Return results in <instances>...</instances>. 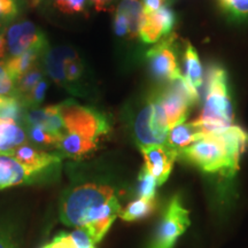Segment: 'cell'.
Masks as SVG:
<instances>
[{"label":"cell","instance_id":"83f0119b","mask_svg":"<svg viewBox=\"0 0 248 248\" xmlns=\"http://www.w3.org/2000/svg\"><path fill=\"white\" fill-rule=\"evenodd\" d=\"M223 11L237 20L248 18V0H219Z\"/></svg>","mask_w":248,"mask_h":248},{"label":"cell","instance_id":"4316f807","mask_svg":"<svg viewBox=\"0 0 248 248\" xmlns=\"http://www.w3.org/2000/svg\"><path fill=\"white\" fill-rule=\"evenodd\" d=\"M159 186L156 179L147 171L145 167H142L138 177V197L142 199L155 200V194H156V187Z\"/></svg>","mask_w":248,"mask_h":248},{"label":"cell","instance_id":"6da1fadb","mask_svg":"<svg viewBox=\"0 0 248 248\" xmlns=\"http://www.w3.org/2000/svg\"><path fill=\"white\" fill-rule=\"evenodd\" d=\"M122 210L115 190L109 185L85 183L64 192L60 201L61 222L74 229H84L98 244Z\"/></svg>","mask_w":248,"mask_h":248},{"label":"cell","instance_id":"52a82bcc","mask_svg":"<svg viewBox=\"0 0 248 248\" xmlns=\"http://www.w3.org/2000/svg\"><path fill=\"white\" fill-rule=\"evenodd\" d=\"M190 226L188 210L183 206L179 197H173L164 210L155 234L148 248H172L176 241Z\"/></svg>","mask_w":248,"mask_h":248},{"label":"cell","instance_id":"8fae6325","mask_svg":"<svg viewBox=\"0 0 248 248\" xmlns=\"http://www.w3.org/2000/svg\"><path fill=\"white\" fill-rule=\"evenodd\" d=\"M175 21V13L167 6H163L154 13L145 14L139 30V38L145 44L159 43V40L171 32Z\"/></svg>","mask_w":248,"mask_h":248},{"label":"cell","instance_id":"e575fe53","mask_svg":"<svg viewBox=\"0 0 248 248\" xmlns=\"http://www.w3.org/2000/svg\"><path fill=\"white\" fill-rule=\"evenodd\" d=\"M114 31L119 37H129L128 20L119 12H115V16H114Z\"/></svg>","mask_w":248,"mask_h":248},{"label":"cell","instance_id":"60d3db41","mask_svg":"<svg viewBox=\"0 0 248 248\" xmlns=\"http://www.w3.org/2000/svg\"><path fill=\"white\" fill-rule=\"evenodd\" d=\"M40 248H49V244H48V243H47V244H45L44 246H43V247H40Z\"/></svg>","mask_w":248,"mask_h":248},{"label":"cell","instance_id":"3957f363","mask_svg":"<svg viewBox=\"0 0 248 248\" xmlns=\"http://www.w3.org/2000/svg\"><path fill=\"white\" fill-rule=\"evenodd\" d=\"M177 157L204 172H219L226 177H232L239 170V162L232 157L225 142L216 132L204 135L188 147L179 151Z\"/></svg>","mask_w":248,"mask_h":248},{"label":"cell","instance_id":"7bdbcfd3","mask_svg":"<svg viewBox=\"0 0 248 248\" xmlns=\"http://www.w3.org/2000/svg\"><path fill=\"white\" fill-rule=\"evenodd\" d=\"M2 99H4V97H1V95H0V105H1V102H2Z\"/></svg>","mask_w":248,"mask_h":248},{"label":"cell","instance_id":"f35d334b","mask_svg":"<svg viewBox=\"0 0 248 248\" xmlns=\"http://www.w3.org/2000/svg\"><path fill=\"white\" fill-rule=\"evenodd\" d=\"M7 53V44H6V37L0 32V59L4 58Z\"/></svg>","mask_w":248,"mask_h":248},{"label":"cell","instance_id":"603a6c76","mask_svg":"<svg viewBox=\"0 0 248 248\" xmlns=\"http://www.w3.org/2000/svg\"><path fill=\"white\" fill-rule=\"evenodd\" d=\"M83 73H84V63L79 58L78 53L75 49H73L64 63V75H66L68 85L67 91L70 92L71 94H77L76 85L82 79Z\"/></svg>","mask_w":248,"mask_h":248},{"label":"cell","instance_id":"d6986e66","mask_svg":"<svg viewBox=\"0 0 248 248\" xmlns=\"http://www.w3.org/2000/svg\"><path fill=\"white\" fill-rule=\"evenodd\" d=\"M47 47L48 44L33 46V47L28 49L24 53L17 55V57L8 58L5 61L9 75L13 78L14 83H16V80L20 77H22L24 74L28 73L31 68L37 66L38 59L43 57V53H44L45 49Z\"/></svg>","mask_w":248,"mask_h":248},{"label":"cell","instance_id":"1f68e13d","mask_svg":"<svg viewBox=\"0 0 248 248\" xmlns=\"http://www.w3.org/2000/svg\"><path fill=\"white\" fill-rule=\"evenodd\" d=\"M0 95L4 98L18 97L13 78L9 75L6 62L0 60Z\"/></svg>","mask_w":248,"mask_h":248},{"label":"cell","instance_id":"44dd1931","mask_svg":"<svg viewBox=\"0 0 248 248\" xmlns=\"http://www.w3.org/2000/svg\"><path fill=\"white\" fill-rule=\"evenodd\" d=\"M184 69H185V79L192 86L199 90L202 85V67H201V62L198 55L197 49L191 43L186 44L185 55H184Z\"/></svg>","mask_w":248,"mask_h":248},{"label":"cell","instance_id":"ab89813d","mask_svg":"<svg viewBox=\"0 0 248 248\" xmlns=\"http://www.w3.org/2000/svg\"><path fill=\"white\" fill-rule=\"evenodd\" d=\"M39 2H40V0H32V4H33V5L39 4Z\"/></svg>","mask_w":248,"mask_h":248},{"label":"cell","instance_id":"9a60e30c","mask_svg":"<svg viewBox=\"0 0 248 248\" xmlns=\"http://www.w3.org/2000/svg\"><path fill=\"white\" fill-rule=\"evenodd\" d=\"M23 121L28 126H42L59 136L64 133L63 120L59 105H51L44 108H30L24 114Z\"/></svg>","mask_w":248,"mask_h":248},{"label":"cell","instance_id":"4dcf8cb0","mask_svg":"<svg viewBox=\"0 0 248 248\" xmlns=\"http://www.w3.org/2000/svg\"><path fill=\"white\" fill-rule=\"evenodd\" d=\"M0 248H20L17 229L11 223H0Z\"/></svg>","mask_w":248,"mask_h":248},{"label":"cell","instance_id":"d590c367","mask_svg":"<svg viewBox=\"0 0 248 248\" xmlns=\"http://www.w3.org/2000/svg\"><path fill=\"white\" fill-rule=\"evenodd\" d=\"M49 248H74L68 237V232H61L49 241Z\"/></svg>","mask_w":248,"mask_h":248},{"label":"cell","instance_id":"ffe728a7","mask_svg":"<svg viewBox=\"0 0 248 248\" xmlns=\"http://www.w3.org/2000/svg\"><path fill=\"white\" fill-rule=\"evenodd\" d=\"M116 12L123 14L129 23V38L139 36L142 20H144V6L141 0H122L117 6Z\"/></svg>","mask_w":248,"mask_h":248},{"label":"cell","instance_id":"ac0fdd59","mask_svg":"<svg viewBox=\"0 0 248 248\" xmlns=\"http://www.w3.org/2000/svg\"><path fill=\"white\" fill-rule=\"evenodd\" d=\"M99 142L91 139L75 135V133L64 132L59 141L57 148L60 152L62 157H70V159H82L90 153H92L98 146Z\"/></svg>","mask_w":248,"mask_h":248},{"label":"cell","instance_id":"ba28073f","mask_svg":"<svg viewBox=\"0 0 248 248\" xmlns=\"http://www.w3.org/2000/svg\"><path fill=\"white\" fill-rule=\"evenodd\" d=\"M175 36H170L156 43L147 52V60L151 73L159 80L175 82L183 76L179 69L177 57L173 48Z\"/></svg>","mask_w":248,"mask_h":248},{"label":"cell","instance_id":"cb8c5ba5","mask_svg":"<svg viewBox=\"0 0 248 248\" xmlns=\"http://www.w3.org/2000/svg\"><path fill=\"white\" fill-rule=\"evenodd\" d=\"M45 77V71L42 69V67L35 66L33 68L24 74L22 77H20L15 83L16 85V91L18 98L22 100L23 98H26L29 93L32 91V89L38 84L40 80H43Z\"/></svg>","mask_w":248,"mask_h":248},{"label":"cell","instance_id":"4fadbf2b","mask_svg":"<svg viewBox=\"0 0 248 248\" xmlns=\"http://www.w3.org/2000/svg\"><path fill=\"white\" fill-rule=\"evenodd\" d=\"M11 155L27 168L36 170V171L57 169V167L60 166L62 161L60 154L47 153V152L38 150L29 144H24L22 146L17 147Z\"/></svg>","mask_w":248,"mask_h":248},{"label":"cell","instance_id":"484cf974","mask_svg":"<svg viewBox=\"0 0 248 248\" xmlns=\"http://www.w3.org/2000/svg\"><path fill=\"white\" fill-rule=\"evenodd\" d=\"M27 133L30 141H32L35 145H40V146L45 147H57L62 137V136L48 131L42 126L36 125L28 126Z\"/></svg>","mask_w":248,"mask_h":248},{"label":"cell","instance_id":"7c38bea8","mask_svg":"<svg viewBox=\"0 0 248 248\" xmlns=\"http://www.w3.org/2000/svg\"><path fill=\"white\" fill-rule=\"evenodd\" d=\"M140 151L145 160L144 167L156 179L157 184L162 185L171 172L173 162L177 159V153L166 145L141 147Z\"/></svg>","mask_w":248,"mask_h":248},{"label":"cell","instance_id":"9c48e42d","mask_svg":"<svg viewBox=\"0 0 248 248\" xmlns=\"http://www.w3.org/2000/svg\"><path fill=\"white\" fill-rule=\"evenodd\" d=\"M57 169L36 171L27 168L12 155H0V190L44 182Z\"/></svg>","mask_w":248,"mask_h":248},{"label":"cell","instance_id":"f546056e","mask_svg":"<svg viewBox=\"0 0 248 248\" xmlns=\"http://www.w3.org/2000/svg\"><path fill=\"white\" fill-rule=\"evenodd\" d=\"M47 89H48L47 79L44 78L43 80H40L38 84L32 89V91H31L26 98H23L22 100H21L22 101L23 106L26 107V109L38 107L39 105L44 101Z\"/></svg>","mask_w":248,"mask_h":248},{"label":"cell","instance_id":"836d02e7","mask_svg":"<svg viewBox=\"0 0 248 248\" xmlns=\"http://www.w3.org/2000/svg\"><path fill=\"white\" fill-rule=\"evenodd\" d=\"M68 237L74 248H95V243L84 229H74L68 232Z\"/></svg>","mask_w":248,"mask_h":248},{"label":"cell","instance_id":"5b68a950","mask_svg":"<svg viewBox=\"0 0 248 248\" xmlns=\"http://www.w3.org/2000/svg\"><path fill=\"white\" fill-rule=\"evenodd\" d=\"M166 114L169 130L187 119L192 106L199 99L198 90L192 86L184 76L168 83V85L154 93Z\"/></svg>","mask_w":248,"mask_h":248},{"label":"cell","instance_id":"8992f818","mask_svg":"<svg viewBox=\"0 0 248 248\" xmlns=\"http://www.w3.org/2000/svg\"><path fill=\"white\" fill-rule=\"evenodd\" d=\"M133 131L139 148L163 146L167 144L169 133L168 122L159 100L154 94L136 116Z\"/></svg>","mask_w":248,"mask_h":248},{"label":"cell","instance_id":"277c9868","mask_svg":"<svg viewBox=\"0 0 248 248\" xmlns=\"http://www.w3.org/2000/svg\"><path fill=\"white\" fill-rule=\"evenodd\" d=\"M63 120L64 132L75 133L99 142L101 137L110 131L108 117L93 107L82 106L74 99L59 104Z\"/></svg>","mask_w":248,"mask_h":248},{"label":"cell","instance_id":"5bb4252c","mask_svg":"<svg viewBox=\"0 0 248 248\" xmlns=\"http://www.w3.org/2000/svg\"><path fill=\"white\" fill-rule=\"evenodd\" d=\"M70 46H55V47H48L43 53V64H44V71L49 78L60 88L67 91V79L64 75V63L67 58L73 51Z\"/></svg>","mask_w":248,"mask_h":248},{"label":"cell","instance_id":"30bf717a","mask_svg":"<svg viewBox=\"0 0 248 248\" xmlns=\"http://www.w3.org/2000/svg\"><path fill=\"white\" fill-rule=\"evenodd\" d=\"M8 58L17 57L37 45L48 44L45 33L31 21H20L6 29Z\"/></svg>","mask_w":248,"mask_h":248},{"label":"cell","instance_id":"7402d4cb","mask_svg":"<svg viewBox=\"0 0 248 248\" xmlns=\"http://www.w3.org/2000/svg\"><path fill=\"white\" fill-rule=\"evenodd\" d=\"M154 209L155 200L138 198V199L131 201L125 208L121 210L119 216L121 219L125 222H135L146 218L154 212Z\"/></svg>","mask_w":248,"mask_h":248},{"label":"cell","instance_id":"e0dca14e","mask_svg":"<svg viewBox=\"0 0 248 248\" xmlns=\"http://www.w3.org/2000/svg\"><path fill=\"white\" fill-rule=\"evenodd\" d=\"M204 136V132L197 122L182 123L169 130L166 146L178 153Z\"/></svg>","mask_w":248,"mask_h":248},{"label":"cell","instance_id":"b9f144b4","mask_svg":"<svg viewBox=\"0 0 248 248\" xmlns=\"http://www.w3.org/2000/svg\"><path fill=\"white\" fill-rule=\"evenodd\" d=\"M16 1L18 2V4H20V5H21V4H22V2H24V1H26V0H16Z\"/></svg>","mask_w":248,"mask_h":248},{"label":"cell","instance_id":"8d00e7d4","mask_svg":"<svg viewBox=\"0 0 248 248\" xmlns=\"http://www.w3.org/2000/svg\"><path fill=\"white\" fill-rule=\"evenodd\" d=\"M142 6H144V13L150 14L159 11L161 7L164 6V0H142Z\"/></svg>","mask_w":248,"mask_h":248},{"label":"cell","instance_id":"f1b7e54d","mask_svg":"<svg viewBox=\"0 0 248 248\" xmlns=\"http://www.w3.org/2000/svg\"><path fill=\"white\" fill-rule=\"evenodd\" d=\"M43 1V0H40ZM64 14L83 13L90 0H44Z\"/></svg>","mask_w":248,"mask_h":248},{"label":"cell","instance_id":"74e56055","mask_svg":"<svg viewBox=\"0 0 248 248\" xmlns=\"http://www.w3.org/2000/svg\"><path fill=\"white\" fill-rule=\"evenodd\" d=\"M97 11H108L113 0H90Z\"/></svg>","mask_w":248,"mask_h":248},{"label":"cell","instance_id":"d4e9b609","mask_svg":"<svg viewBox=\"0 0 248 248\" xmlns=\"http://www.w3.org/2000/svg\"><path fill=\"white\" fill-rule=\"evenodd\" d=\"M24 107L18 97H9L2 99L0 105V119L12 120L20 123L24 119Z\"/></svg>","mask_w":248,"mask_h":248},{"label":"cell","instance_id":"d6a6232c","mask_svg":"<svg viewBox=\"0 0 248 248\" xmlns=\"http://www.w3.org/2000/svg\"><path fill=\"white\" fill-rule=\"evenodd\" d=\"M18 6L16 0H0V27L13 21L18 15Z\"/></svg>","mask_w":248,"mask_h":248},{"label":"cell","instance_id":"2e32d148","mask_svg":"<svg viewBox=\"0 0 248 248\" xmlns=\"http://www.w3.org/2000/svg\"><path fill=\"white\" fill-rule=\"evenodd\" d=\"M27 130L21 123L0 119V155H11L17 147L28 144Z\"/></svg>","mask_w":248,"mask_h":248},{"label":"cell","instance_id":"7a4b0ae2","mask_svg":"<svg viewBox=\"0 0 248 248\" xmlns=\"http://www.w3.org/2000/svg\"><path fill=\"white\" fill-rule=\"evenodd\" d=\"M233 120L228 74L222 67L213 66L208 73L203 108L195 122L202 128L204 135H208L233 125Z\"/></svg>","mask_w":248,"mask_h":248}]
</instances>
